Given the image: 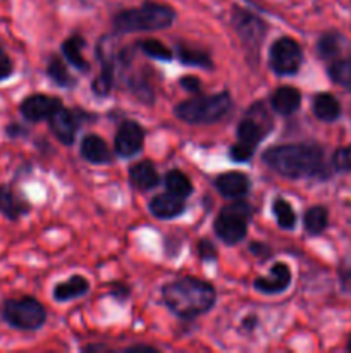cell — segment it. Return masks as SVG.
Returning a JSON list of instances; mask_svg holds the SVG:
<instances>
[{
	"instance_id": "28",
	"label": "cell",
	"mask_w": 351,
	"mask_h": 353,
	"mask_svg": "<svg viewBox=\"0 0 351 353\" xmlns=\"http://www.w3.org/2000/svg\"><path fill=\"white\" fill-rule=\"evenodd\" d=\"M178 50V59L184 65H196V68H205L212 69V59L202 50H196V48L188 47V45H178L176 47Z\"/></svg>"
},
{
	"instance_id": "22",
	"label": "cell",
	"mask_w": 351,
	"mask_h": 353,
	"mask_svg": "<svg viewBox=\"0 0 351 353\" xmlns=\"http://www.w3.org/2000/svg\"><path fill=\"white\" fill-rule=\"evenodd\" d=\"M83 47H85V40L79 34L67 38L62 43V54H64L65 61L71 65H74L79 71H88L89 64L85 57H83Z\"/></svg>"
},
{
	"instance_id": "24",
	"label": "cell",
	"mask_w": 351,
	"mask_h": 353,
	"mask_svg": "<svg viewBox=\"0 0 351 353\" xmlns=\"http://www.w3.org/2000/svg\"><path fill=\"white\" fill-rule=\"evenodd\" d=\"M327 72L336 85L351 92V55L350 57L334 59L327 68Z\"/></svg>"
},
{
	"instance_id": "30",
	"label": "cell",
	"mask_w": 351,
	"mask_h": 353,
	"mask_svg": "<svg viewBox=\"0 0 351 353\" xmlns=\"http://www.w3.org/2000/svg\"><path fill=\"white\" fill-rule=\"evenodd\" d=\"M274 210V216L277 219V224L282 230H292L296 226V214L295 209L291 207V203L284 199H277L272 205Z\"/></svg>"
},
{
	"instance_id": "8",
	"label": "cell",
	"mask_w": 351,
	"mask_h": 353,
	"mask_svg": "<svg viewBox=\"0 0 351 353\" xmlns=\"http://www.w3.org/2000/svg\"><path fill=\"white\" fill-rule=\"evenodd\" d=\"M303 50L296 40L289 37H282L272 43L268 52V64L274 72L281 76L296 74L301 68Z\"/></svg>"
},
{
	"instance_id": "20",
	"label": "cell",
	"mask_w": 351,
	"mask_h": 353,
	"mask_svg": "<svg viewBox=\"0 0 351 353\" xmlns=\"http://www.w3.org/2000/svg\"><path fill=\"white\" fill-rule=\"evenodd\" d=\"M89 283L88 279L83 278V276H72L71 279L64 283H58L54 288V299L57 302H69V300H74L78 296H83L85 293H88Z\"/></svg>"
},
{
	"instance_id": "19",
	"label": "cell",
	"mask_w": 351,
	"mask_h": 353,
	"mask_svg": "<svg viewBox=\"0 0 351 353\" xmlns=\"http://www.w3.org/2000/svg\"><path fill=\"white\" fill-rule=\"evenodd\" d=\"M81 155L92 164H109L112 162V154L105 141L96 134H88L81 141Z\"/></svg>"
},
{
	"instance_id": "43",
	"label": "cell",
	"mask_w": 351,
	"mask_h": 353,
	"mask_svg": "<svg viewBox=\"0 0 351 353\" xmlns=\"http://www.w3.org/2000/svg\"><path fill=\"white\" fill-rule=\"evenodd\" d=\"M348 350L351 352V336H350V340H348Z\"/></svg>"
},
{
	"instance_id": "1",
	"label": "cell",
	"mask_w": 351,
	"mask_h": 353,
	"mask_svg": "<svg viewBox=\"0 0 351 353\" xmlns=\"http://www.w3.org/2000/svg\"><path fill=\"white\" fill-rule=\"evenodd\" d=\"M265 164L289 179L308 178L326 172L323 150L315 143H288L268 148L262 155Z\"/></svg>"
},
{
	"instance_id": "5",
	"label": "cell",
	"mask_w": 351,
	"mask_h": 353,
	"mask_svg": "<svg viewBox=\"0 0 351 353\" xmlns=\"http://www.w3.org/2000/svg\"><path fill=\"white\" fill-rule=\"evenodd\" d=\"M3 323L19 331H36L47 321V310L33 296L9 299L2 303L0 310Z\"/></svg>"
},
{
	"instance_id": "27",
	"label": "cell",
	"mask_w": 351,
	"mask_h": 353,
	"mask_svg": "<svg viewBox=\"0 0 351 353\" xmlns=\"http://www.w3.org/2000/svg\"><path fill=\"white\" fill-rule=\"evenodd\" d=\"M114 83V64L109 55H102V72L92 83V90L96 97H107L112 90Z\"/></svg>"
},
{
	"instance_id": "42",
	"label": "cell",
	"mask_w": 351,
	"mask_h": 353,
	"mask_svg": "<svg viewBox=\"0 0 351 353\" xmlns=\"http://www.w3.org/2000/svg\"><path fill=\"white\" fill-rule=\"evenodd\" d=\"M126 352H134V353H136V352H147V353L150 352V353H155L157 350H155V348H151V347H147V345H140V347H129Z\"/></svg>"
},
{
	"instance_id": "6",
	"label": "cell",
	"mask_w": 351,
	"mask_h": 353,
	"mask_svg": "<svg viewBox=\"0 0 351 353\" xmlns=\"http://www.w3.org/2000/svg\"><path fill=\"white\" fill-rule=\"evenodd\" d=\"M253 216V209L248 202L237 199V202L224 207L213 223V231L226 245H237L244 240L248 223Z\"/></svg>"
},
{
	"instance_id": "11",
	"label": "cell",
	"mask_w": 351,
	"mask_h": 353,
	"mask_svg": "<svg viewBox=\"0 0 351 353\" xmlns=\"http://www.w3.org/2000/svg\"><path fill=\"white\" fill-rule=\"evenodd\" d=\"M62 105L57 97L50 95H30L21 102L19 112L30 123H40V121L48 119L58 107Z\"/></svg>"
},
{
	"instance_id": "15",
	"label": "cell",
	"mask_w": 351,
	"mask_h": 353,
	"mask_svg": "<svg viewBox=\"0 0 351 353\" xmlns=\"http://www.w3.org/2000/svg\"><path fill=\"white\" fill-rule=\"evenodd\" d=\"M186 210L184 199L174 193H162L151 199L150 212L157 219H176Z\"/></svg>"
},
{
	"instance_id": "34",
	"label": "cell",
	"mask_w": 351,
	"mask_h": 353,
	"mask_svg": "<svg viewBox=\"0 0 351 353\" xmlns=\"http://www.w3.org/2000/svg\"><path fill=\"white\" fill-rule=\"evenodd\" d=\"M337 276H339L341 288L344 292L351 293V259H344L337 269Z\"/></svg>"
},
{
	"instance_id": "2",
	"label": "cell",
	"mask_w": 351,
	"mask_h": 353,
	"mask_svg": "<svg viewBox=\"0 0 351 353\" xmlns=\"http://www.w3.org/2000/svg\"><path fill=\"white\" fill-rule=\"evenodd\" d=\"M165 307L182 319L203 316L215 305V290L198 278H179L162 288Z\"/></svg>"
},
{
	"instance_id": "39",
	"label": "cell",
	"mask_w": 351,
	"mask_h": 353,
	"mask_svg": "<svg viewBox=\"0 0 351 353\" xmlns=\"http://www.w3.org/2000/svg\"><path fill=\"white\" fill-rule=\"evenodd\" d=\"M6 133H7V137L17 138V137H23V134H26V130H24L23 126H19V124L12 123V124H9V126H7Z\"/></svg>"
},
{
	"instance_id": "29",
	"label": "cell",
	"mask_w": 351,
	"mask_h": 353,
	"mask_svg": "<svg viewBox=\"0 0 351 353\" xmlns=\"http://www.w3.org/2000/svg\"><path fill=\"white\" fill-rule=\"evenodd\" d=\"M47 74L55 85L64 86V88H69V86L74 85V78L69 74L67 68H65L64 62L57 57V55H52L50 61H48L47 65Z\"/></svg>"
},
{
	"instance_id": "36",
	"label": "cell",
	"mask_w": 351,
	"mask_h": 353,
	"mask_svg": "<svg viewBox=\"0 0 351 353\" xmlns=\"http://www.w3.org/2000/svg\"><path fill=\"white\" fill-rule=\"evenodd\" d=\"M198 252H200V257H202V261H215L217 259V250L215 247H213L212 243H210L209 240H202L198 243Z\"/></svg>"
},
{
	"instance_id": "7",
	"label": "cell",
	"mask_w": 351,
	"mask_h": 353,
	"mask_svg": "<svg viewBox=\"0 0 351 353\" xmlns=\"http://www.w3.org/2000/svg\"><path fill=\"white\" fill-rule=\"evenodd\" d=\"M272 128H274V121L264 103H253L237 126V141L255 148L270 133Z\"/></svg>"
},
{
	"instance_id": "33",
	"label": "cell",
	"mask_w": 351,
	"mask_h": 353,
	"mask_svg": "<svg viewBox=\"0 0 351 353\" xmlns=\"http://www.w3.org/2000/svg\"><path fill=\"white\" fill-rule=\"evenodd\" d=\"M255 154L253 147H248V145L241 143V141H236V143L231 147L229 157L233 159L234 162H248Z\"/></svg>"
},
{
	"instance_id": "38",
	"label": "cell",
	"mask_w": 351,
	"mask_h": 353,
	"mask_svg": "<svg viewBox=\"0 0 351 353\" xmlns=\"http://www.w3.org/2000/svg\"><path fill=\"white\" fill-rule=\"evenodd\" d=\"M250 250L253 252V254L257 255V257H260L262 261H265V259H267L268 255H270V248H268L265 243H258V241H253V243H251Z\"/></svg>"
},
{
	"instance_id": "37",
	"label": "cell",
	"mask_w": 351,
	"mask_h": 353,
	"mask_svg": "<svg viewBox=\"0 0 351 353\" xmlns=\"http://www.w3.org/2000/svg\"><path fill=\"white\" fill-rule=\"evenodd\" d=\"M179 83H181V86L186 92L200 93V90H202V81H200V78H196V76H182Z\"/></svg>"
},
{
	"instance_id": "26",
	"label": "cell",
	"mask_w": 351,
	"mask_h": 353,
	"mask_svg": "<svg viewBox=\"0 0 351 353\" xmlns=\"http://www.w3.org/2000/svg\"><path fill=\"white\" fill-rule=\"evenodd\" d=\"M305 230L308 231V234H322L326 231L327 224H329V214H327V209L322 205H315L312 209L306 210L305 214Z\"/></svg>"
},
{
	"instance_id": "32",
	"label": "cell",
	"mask_w": 351,
	"mask_h": 353,
	"mask_svg": "<svg viewBox=\"0 0 351 353\" xmlns=\"http://www.w3.org/2000/svg\"><path fill=\"white\" fill-rule=\"evenodd\" d=\"M332 164L337 171H351V145L334 152Z\"/></svg>"
},
{
	"instance_id": "18",
	"label": "cell",
	"mask_w": 351,
	"mask_h": 353,
	"mask_svg": "<svg viewBox=\"0 0 351 353\" xmlns=\"http://www.w3.org/2000/svg\"><path fill=\"white\" fill-rule=\"evenodd\" d=\"M129 181L136 190H151L160 183L158 172L150 161L136 162L129 168Z\"/></svg>"
},
{
	"instance_id": "23",
	"label": "cell",
	"mask_w": 351,
	"mask_h": 353,
	"mask_svg": "<svg viewBox=\"0 0 351 353\" xmlns=\"http://www.w3.org/2000/svg\"><path fill=\"white\" fill-rule=\"evenodd\" d=\"M344 38L343 34H339L337 31H329V33H323L320 37L319 43H317V52L322 59L326 61H334L341 55L343 52Z\"/></svg>"
},
{
	"instance_id": "13",
	"label": "cell",
	"mask_w": 351,
	"mask_h": 353,
	"mask_svg": "<svg viewBox=\"0 0 351 353\" xmlns=\"http://www.w3.org/2000/svg\"><path fill=\"white\" fill-rule=\"evenodd\" d=\"M255 290L265 295H277V293L286 292L291 285V269L284 262H277L272 265L270 276L267 278L255 279Z\"/></svg>"
},
{
	"instance_id": "9",
	"label": "cell",
	"mask_w": 351,
	"mask_h": 353,
	"mask_svg": "<svg viewBox=\"0 0 351 353\" xmlns=\"http://www.w3.org/2000/svg\"><path fill=\"white\" fill-rule=\"evenodd\" d=\"M233 24L236 28L237 34L241 37V40H243V43L250 50L260 48L262 40H264L265 33H267V26H265V23L260 17L255 16L250 10L236 7L233 12Z\"/></svg>"
},
{
	"instance_id": "10",
	"label": "cell",
	"mask_w": 351,
	"mask_h": 353,
	"mask_svg": "<svg viewBox=\"0 0 351 353\" xmlns=\"http://www.w3.org/2000/svg\"><path fill=\"white\" fill-rule=\"evenodd\" d=\"M145 141V131L134 121H124L119 126L116 134V154L123 159L134 157L138 152H141Z\"/></svg>"
},
{
	"instance_id": "40",
	"label": "cell",
	"mask_w": 351,
	"mask_h": 353,
	"mask_svg": "<svg viewBox=\"0 0 351 353\" xmlns=\"http://www.w3.org/2000/svg\"><path fill=\"white\" fill-rule=\"evenodd\" d=\"M112 293L117 296V299L126 300L127 295H129V288H127V286H124V285H119V283H116V285H114Z\"/></svg>"
},
{
	"instance_id": "21",
	"label": "cell",
	"mask_w": 351,
	"mask_h": 353,
	"mask_svg": "<svg viewBox=\"0 0 351 353\" xmlns=\"http://www.w3.org/2000/svg\"><path fill=\"white\" fill-rule=\"evenodd\" d=\"M313 114L317 116V119L327 121V123H332L337 117L341 116V103L330 93H319V95L313 99Z\"/></svg>"
},
{
	"instance_id": "16",
	"label": "cell",
	"mask_w": 351,
	"mask_h": 353,
	"mask_svg": "<svg viewBox=\"0 0 351 353\" xmlns=\"http://www.w3.org/2000/svg\"><path fill=\"white\" fill-rule=\"evenodd\" d=\"M30 212L26 200L21 199L12 186L0 185V214L9 221H17Z\"/></svg>"
},
{
	"instance_id": "14",
	"label": "cell",
	"mask_w": 351,
	"mask_h": 353,
	"mask_svg": "<svg viewBox=\"0 0 351 353\" xmlns=\"http://www.w3.org/2000/svg\"><path fill=\"white\" fill-rule=\"evenodd\" d=\"M217 192L222 196L231 200L243 199L248 192H250V179L246 174L240 171H229L224 172V174L217 176V179L213 181Z\"/></svg>"
},
{
	"instance_id": "4",
	"label": "cell",
	"mask_w": 351,
	"mask_h": 353,
	"mask_svg": "<svg viewBox=\"0 0 351 353\" xmlns=\"http://www.w3.org/2000/svg\"><path fill=\"white\" fill-rule=\"evenodd\" d=\"M233 107L227 92L217 95H196L174 107L176 117L188 124H212L222 119Z\"/></svg>"
},
{
	"instance_id": "35",
	"label": "cell",
	"mask_w": 351,
	"mask_h": 353,
	"mask_svg": "<svg viewBox=\"0 0 351 353\" xmlns=\"http://www.w3.org/2000/svg\"><path fill=\"white\" fill-rule=\"evenodd\" d=\"M14 72V64L10 61V57L7 55V52L0 47V81L9 78Z\"/></svg>"
},
{
	"instance_id": "17",
	"label": "cell",
	"mask_w": 351,
	"mask_h": 353,
	"mask_svg": "<svg viewBox=\"0 0 351 353\" xmlns=\"http://www.w3.org/2000/svg\"><path fill=\"white\" fill-rule=\"evenodd\" d=\"M301 105V93L295 86H281L270 97V107L281 116H291Z\"/></svg>"
},
{
	"instance_id": "25",
	"label": "cell",
	"mask_w": 351,
	"mask_h": 353,
	"mask_svg": "<svg viewBox=\"0 0 351 353\" xmlns=\"http://www.w3.org/2000/svg\"><path fill=\"white\" fill-rule=\"evenodd\" d=\"M165 188H167L169 193H174V195L181 196V199H186L193 193V185L189 181L188 176L184 174L182 171L179 169H172L165 174Z\"/></svg>"
},
{
	"instance_id": "12",
	"label": "cell",
	"mask_w": 351,
	"mask_h": 353,
	"mask_svg": "<svg viewBox=\"0 0 351 353\" xmlns=\"http://www.w3.org/2000/svg\"><path fill=\"white\" fill-rule=\"evenodd\" d=\"M48 123H50L52 133L55 134V138H57L58 141H62L64 145L74 143L79 123L78 116H76L72 110L61 105L50 117H48Z\"/></svg>"
},
{
	"instance_id": "31",
	"label": "cell",
	"mask_w": 351,
	"mask_h": 353,
	"mask_svg": "<svg viewBox=\"0 0 351 353\" xmlns=\"http://www.w3.org/2000/svg\"><path fill=\"white\" fill-rule=\"evenodd\" d=\"M140 48L143 50V54H147L148 57L157 59V61H171L174 55L169 47H165L162 41L158 40H145L140 43Z\"/></svg>"
},
{
	"instance_id": "3",
	"label": "cell",
	"mask_w": 351,
	"mask_h": 353,
	"mask_svg": "<svg viewBox=\"0 0 351 353\" xmlns=\"http://www.w3.org/2000/svg\"><path fill=\"white\" fill-rule=\"evenodd\" d=\"M176 19L172 7L157 2H143L140 7L120 10L114 17V28L119 33H138V31H158L171 26Z\"/></svg>"
},
{
	"instance_id": "41",
	"label": "cell",
	"mask_w": 351,
	"mask_h": 353,
	"mask_svg": "<svg viewBox=\"0 0 351 353\" xmlns=\"http://www.w3.org/2000/svg\"><path fill=\"white\" fill-rule=\"evenodd\" d=\"M257 324H258V319L255 316H248L246 319L243 321V330H246V331H253L255 327H257Z\"/></svg>"
}]
</instances>
